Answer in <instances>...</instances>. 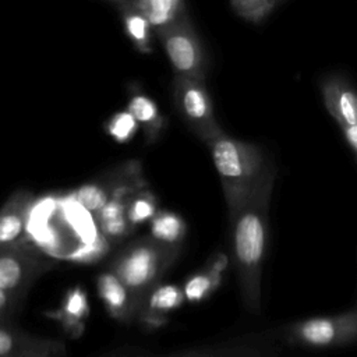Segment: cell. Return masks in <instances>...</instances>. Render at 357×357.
Returning <instances> with one entry per match:
<instances>
[{
  "label": "cell",
  "instance_id": "6da1fadb",
  "mask_svg": "<svg viewBox=\"0 0 357 357\" xmlns=\"http://www.w3.org/2000/svg\"><path fill=\"white\" fill-rule=\"evenodd\" d=\"M276 172L268 163L258 184L234 213L231 226V254L244 305L261 311L262 272L268 248L269 202Z\"/></svg>",
  "mask_w": 357,
  "mask_h": 357
},
{
  "label": "cell",
  "instance_id": "7a4b0ae2",
  "mask_svg": "<svg viewBox=\"0 0 357 357\" xmlns=\"http://www.w3.org/2000/svg\"><path fill=\"white\" fill-rule=\"evenodd\" d=\"M227 206L229 219L240 209L258 184L268 162L259 146L226 135L223 131L206 141Z\"/></svg>",
  "mask_w": 357,
  "mask_h": 357
},
{
  "label": "cell",
  "instance_id": "3957f363",
  "mask_svg": "<svg viewBox=\"0 0 357 357\" xmlns=\"http://www.w3.org/2000/svg\"><path fill=\"white\" fill-rule=\"evenodd\" d=\"M177 255L178 245L160 243L151 236L141 237L116 254L109 271L130 291L141 311Z\"/></svg>",
  "mask_w": 357,
  "mask_h": 357
},
{
  "label": "cell",
  "instance_id": "277c9868",
  "mask_svg": "<svg viewBox=\"0 0 357 357\" xmlns=\"http://www.w3.org/2000/svg\"><path fill=\"white\" fill-rule=\"evenodd\" d=\"M289 340L310 347H340L357 336V311L354 307L335 315L311 317L291 322L284 328Z\"/></svg>",
  "mask_w": 357,
  "mask_h": 357
},
{
  "label": "cell",
  "instance_id": "5b68a950",
  "mask_svg": "<svg viewBox=\"0 0 357 357\" xmlns=\"http://www.w3.org/2000/svg\"><path fill=\"white\" fill-rule=\"evenodd\" d=\"M176 75L204 81L206 59L201 40L187 15L156 32Z\"/></svg>",
  "mask_w": 357,
  "mask_h": 357
},
{
  "label": "cell",
  "instance_id": "8992f818",
  "mask_svg": "<svg viewBox=\"0 0 357 357\" xmlns=\"http://www.w3.org/2000/svg\"><path fill=\"white\" fill-rule=\"evenodd\" d=\"M173 99L183 120L202 141L206 142L222 132L204 81L176 75L173 79Z\"/></svg>",
  "mask_w": 357,
  "mask_h": 357
},
{
  "label": "cell",
  "instance_id": "52a82bcc",
  "mask_svg": "<svg viewBox=\"0 0 357 357\" xmlns=\"http://www.w3.org/2000/svg\"><path fill=\"white\" fill-rule=\"evenodd\" d=\"M52 266L53 262L29 241L3 248L0 250V290L25 297L32 284Z\"/></svg>",
  "mask_w": 357,
  "mask_h": 357
},
{
  "label": "cell",
  "instance_id": "ba28073f",
  "mask_svg": "<svg viewBox=\"0 0 357 357\" xmlns=\"http://www.w3.org/2000/svg\"><path fill=\"white\" fill-rule=\"evenodd\" d=\"M64 343L0 321V357H56Z\"/></svg>",
  "mask_w": 357,
  "mask_h": 357
},
{
  "label": "cell",
  "instance_id": "9c48e42d",
  "mask_svg": "<svg viewBox=\"0 0 357 357\" xmlns=\"http://www.w3.org/2000/svg\"><path fill=\"white\" fill-rule=\"evenodd\" d=\"M32 204V192L17 190L0 206V250L29 241L25 229Z\"/></svg>",
  "mask_w": 357,
  "mask_h": 357
},
{
  "label": "cell",
  "instance_id": "30bf717a",
  "mask_svg": "<svg viewBox=\"0 0 357 357\" xmlns=\"http://www.w3.org/2000/svg\"><path fill=\"white\" fill-rule=\"evenodd\" d=\"M324 103L340 128L357 126V100L350 84L342 77H331L322 84Z\"/></svg>",
  "mask_w": 357,
  "mask_h": 357
},
{
  "label": "cell",
  "instance_id": "8fae6325",
  "mask_svg": "<svg viewBox=\"0 0 357 357\" xmlns=\"http://www.w3.org/2000/svg\"><path fill=\"white\" fill-rule=\"evenodd\" d=\"M96 289L106 310L114 319L130 322L138 317L139 308L132 296L110 271L102 272L98 276Z\"/></svg>",
  "mask_w": 357,
  "mask_h": 357
},
{
  "label": "cell",
  "instance_id": "7c38bea8",
  "mask_svg": "<svg viewBox=\"0 0 357 357\" xmlns=\"http://www.w3.org/2000/svg\"><path fill=\"white\" fill-rule=\"evenodd\" d=\"M184 294L181 287L174 284H165L155 287L148 298L145 300L144 307L141 308L138 317L145 324L158 325L165 321V315L167 312L174 311L184 303Z\"/></svg>",
  "mask_w": 357,
  "mask_h": 357
},
{
  "label": "cell",
  "instance_id": "4fadbf2b",
  "mask_svg": "<svg viewBox=\"0 0 357 357\" xmlns=\"http://www.w3.org/2000/svg\"><path fill=\"white\" fill-rule=\"evenodd\" d=\"M131 3L146 18L155 32L170 26L185 15L183 4L170 0H131Z\"/></svg>",
  "mask_w": 357,
  "mask_h": 357
},
{
  "label": "cell",
  "instance_id": "5bb4252c",
  "mask_svg": "<svg viewBox=\"0 0 357 357\" xmlns=\"http://www.w3.org/2000/svg\"><path fill=\"white\" fill-rule=\"evenodd\" d=\"M121 15L124 31L132 45L142 53H149L152 49V28L146 18L134 7L131 1L116 6Z\"/></svg>",
  "mask_w": 357,
  "mask_h": 357
},
{
  "label": "cell",
  "instance_id": "9a60e30c",
  "mask_svg": "<svg viewBox=\"0 0 357 357\" xmlns=\"http://www.w3.org/2000/svg\"><path fill=\"white\" fill-rule=\"evenodd\" d=\"M135 119L138 126L144 128L148 141H155L163 128V117L158 106L146 95H134L128 102L127 109Z\"/></svg>",
  "mask_w": 357,
  "mask_h": 357
},
{
  "label": "cell",
  "instance_id": "2e32d148",
  "mask_svg": "<svg viewBox=\"0 0 357 357\" xmlns=\"http://www.w3.org/2000/svg\"><path fill=\"white\" fill-rule=\"evenodd\" d=\"M219 259L213 261L212 266H208L192 276H190L183 290L184 298L188 301H202L204 298L209 297L220 284L222 282V268L223 265L218 264Z\"/></svg>",
  "mask_w": 357,
  "mask_h": 357
},
{
  "label": "cell",
  "instance_id": "e0dca14e",
  "mask_svg": "<svg viewBox=\"0 0 357 357\" xmlns=\"http://www.w3.org/2000/svg\"><path fill=\"white\" fill-rule=\"evenodd\" d=\"M184 234L185 223L181 216L174 212L160 211L156 212L151 219V237L160 243L178 245Z\"/></svg>",
  "mask_w": 357,
  "mask_h": 357
},
{
  "label": "cell",
  "instance_id": "ac0fdd59",
  "mask_svg": "<svg viewBox=\"0 0 357 357\" xmlns=\"http://www.w3.org/2000/svg\"><path fill=\"white\" fill-rule=\"evenodd\" d=\"M156 212H158L156 199L153 194L142 188L135 191L130 198V202L126 211V218L130 222V225L134 227L135 225H139L152 219Z\"/></svg>",
  "mask_w": 357,
  "mask_h": 357
},
{
  "label": "cell",
  "instance_id": "d6986e66",
  "mask_svg": "<svg viewBox=\"0 0 357 357\" xmlns=\"http://www.w3.org/2000/svg\"><path fill=\"white\" fill-rule=\"evenodd\" d=\"M110 195L112 190L100 181L81 185L74 191V198L77 202L93 213H96L106 204Z\"/></svg>",
  "mask_w": 357,
  "mask_h": 357
},
{
  "label": "cell",
  "instance_id": "ffe728a7",
  "mask_svg": "<svg viewBox=\"0 0 357 357\" xmlns=\"http://www.w3.org/2000/svg\"><path fill=\"white\" fill-rule=\"evenodd\" d=\"M138 127L139 126L131 116V113L128 110H123L109 119L106 124V131L117 142H127L135 135Z\"/></svg>",
  "mask_w": 357,
  "mask_h": 357
},
{
  "label": "cell",
  "instance_id": "44dd1931",
  "mask_svg": "<svg viewBox=\"0 0 357 357\" xmlns=\"http://www.w3.org/2000/svg\"><path fill=\"white\" fill-rule=\"evenodd\" d=\"M233 10L251 22L262 21L276 6L278 0H230Z\"/></svg>",
  "mask_w": 357,
  "mask_h": 357
},
{
  "label": "cell",
  "instance_id": "7402d4cb",
  "mask_svg": "<svg viewBox=\"0 0 357 357\" xmlns=\"http://www.w3.org/2000/svg\"><path fill=\"white\" fill-rule=\"evenodd\" d=\"M89 312V305L86 301V296L81 289H74L70 291L64 308V314L67 321L71 322L70 325H78V322L85 318Z\"/></svg>",
  "mask_w": 357,
  "mask_h": 357
},
{
  "label": "cell",
  "instance_id": "603a6c76",
  "mask_svg": "<svg viewBox=\"0 0 357 357\" xmlns=\"http://www.w3.org/2000/svg\"><path fill=\"white\" fill-rule=\"evenodd\" d=\"M99 226L103 237H112V238H120L123 236H127L132 230V226L130 225L126 216L102 222L99 223Z\"/></svg>",
  "mask_w": 357,
  "mask_h": 357
},
{
  "label": "cell",
  "instance_id": "cb8c5ba5",
  "mask_svg": "<svg viewBox=\"0 0 357 357\" xmlns=\"http://www.w3.org/2000/svg\"><path fill=\"white\" fill-rule=\"evenodd\" d=\"M24 298L22 296L0 290V321H6V318L13 315Z\"/></svg>",
  "mask_w": 357,
  "mask_h": 357
},
{
  "label": "cell",
  "instance_id": "d4e9b609",
  "mask_svg": "<svg viewBox=\"0 0 357 357\" xmlns=\"http://www.w3.org/2000/svg\"><path fill=\"white\" fill-rule=\"evenodd\" d=\"M343 134H344V138H346V142L349 144L350 149L353 152H356L357 149V126H349V127H344L342 128Z\"/></svg>",
  "mask_w": 357,
  "mask_h": 357
},
{
  "label": "cell",
  "instance_id": "484cf974",
  "mask_svg": "<svg viewBox=\"0 0 357 357\" xmlns=\"http://www.w3.org/2000/svg\"><path fill=\"white\" fill-rule=\"evenodd\" d=\"M106 1H109V3H112V4H114V6H120V4L128 3V1H131V0H106Z\"/></svg>",
  "mask_w": 357,
  "mask_h": 357
},
{
  "label": "cell",
  "instance_id": "4316f807",
  "mask_svg": "<svg viewBox=\"0 0 357 357\" xmlns=\"http://www.w3.org/2000/svg\"><path fill=\"white\" fill-rule=\"evenodd\" d=\"M170 1H174V3H181L183 0H170Z\"/></svg>",
  "mask_w": 357,
  "mask_h": 357
}]
</instances>
